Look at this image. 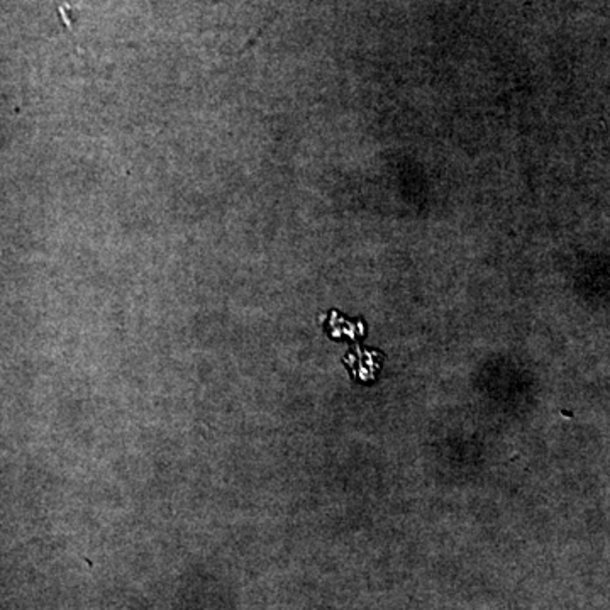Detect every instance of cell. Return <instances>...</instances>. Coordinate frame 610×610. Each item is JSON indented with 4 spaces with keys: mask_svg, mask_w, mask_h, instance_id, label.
Segmentation results:
<instances>
[{
    "mask_svg": "<svg viewBox=\"0 0 610 610\" xmlns=\"http://www.w3.org/2000/svg\"><path fill=\"white\" fill-rule=\"evenodd\" d=\"M347 364L353 375H356L362 381H368L375 376L376 373V363L373 359L372 355H356L347 358Z\"/></svg>",
    "mask_w": 610,
    "mask_h": 610,
    "instance_id": "1",
    "label": "cell"
}]
</instances>
